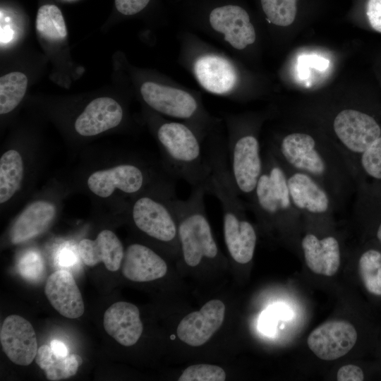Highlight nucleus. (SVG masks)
Returning <instances> with one entry per match:
<instances>
[{"mask_svg":"<svg viewBox=\"0 0 381 381\" xmlns=\"http://www.w3.org/2000/svg\"><path fill=\"white\" fill-rule=\"evenodd\" d=\"M268 148L284 165L314 179L329 193L337 207L350 196L354 172L335 143L296 131L284 135Z\"/></svg>","mask_w":381,"mask_h":381,"instance_id":"nucleus-1","label":"nucleus"},{"mask_svg":"<svg viewBox=\"0 0 381 381\" xmlns=\"http://www.w3.org/2000/svg\"><path fill=\"white\" fill-rule=\"evenodd\" d=\"M156 135L171 176L184 180L191 188L205 187L210 169L204 140L196 130L181 122L165 121L158 126Z\"/></svg>","mask_w":381,"mask_h":381,"instance_id":"nucleus-2","label":"nucleus"},{"mask_svg":"<svg viewBox=\"0 0 381 381\" xmlns=\"http://www.w3.org/2000/svg\"><path fill=\"white\" fill-rule=\"evenodd\" d=\"M204 186L192 188L186 200L175 195L171 206L178 224V238L184 262L190 267L198 265L204 258L212 260L219 253L210 224L205 214Z\"/></svg>","mask_w":381,"mask_h":381,"instance_id":"nucleus-3","label":"nucleus"},{"mask_svg":"<svg viewBox=\"0 0 381 381\" xmlns=\"http://www.w3.org/2000/svg\"><path fill=\"white\" fill-rule=\"evenodd\" d=\"M243 128L234 121L230 123L229 138L226 142L227 157L238 195L248 199L262 171V150L256 133Z\"/></svg>","mask_w":381,"mask_h":381,"instance_id":"nucleus-4","label":"nucleus"},{"mask_svg":"<svg viewBox=\"0 0 381 381\" xmlns=\"http://www.w3.org/2000/svg\"><path fill=\"white\" fill-rule=\"evenodd\" d=\"M176 195L174 183L166 187L158 198L139 197L133 204L131 216L135 226L162 243H173L178 238V224L171 206Z\"/></svg>","mask_w":381,"mask_h":381,"instance_id":"nucleus-5","label":"nucleus"},{"mask_svg":"<svg viewBox=\"0 0 381 381\" xmlns=\"http://www.w3.org/2000/svg\"><path fill=\"white\" fill-rule=\"evenodd\" d=\"M332 129L337 140L336 145L347 159L353 172L354 160L379 137L381 128L376 120L353 109L341 110L334 118Z\"/></svg>","mask_w":381,"mask_h":381,"instance_id":"nucleus-6","label":"nucleus"},{"mask_svg":"<svg viewBox=\"0 0 381 381\" xmlns=\"http://www.w3.org/2000/svg\"><path fill=\"white\" fill-rule=\"evenodd\" d=\"M282 164L291 201L300 214L315 218L328 217L334 209H338L329 193L314 179Z\"/></svg>","mask_w":381,"mask_h":381,"instance_id":"nucleus-7","label":"nucleus"},{"mask_svg":"<svg viewBox=\"0 0 381 381\" xmlns=\"http://www.w3.org/2000/svg\"><path fill=\"white\" fill-rule=\"evenodd\" d=\"M140 94L145 103L160 114L189 121L204 120L198 100L183 90L145 82L141 85Z\"/></svg>","mask_w":381,"mask_h":381,"instance_id":"nucleus-8","label":"nucleus"},{"mask_svg":"<svg viewBox=\"0 0 381 381\" xmlns=\"http://www.w3.org/2000/svg\"><path fill=\"white\" fill-rule=\"evenodd\" d=\"M210 27L224 35V40L236 49H243L255 42L256 34L248 11L231 2L212 7L207 13Z\"/></svg>","mask_w":381,"mask_h":381,"instance_id":"nucleus-9","label":"nucleus"},{"mask_svg":"<svg viewBox=\"0 0 381 381\" xmlns=\"http://www.w3.org/2000/svg\"><path fill=\"white\" fill-rule=\"evenodd\" d=\"M357 332L344 320L325 322L313 329L307 339L308 346L319 358L334 361L346 355L355 345Z\"/></svg>","mask_w":381,"mask_h":381,"instance_id":"nucleus-10","label":"nucleus"},{"mask_svg":"<svg viewBox=\"0 0 381 381\" xmlns=\"http://www.w3.org/2000/svg\"><path fill=\"white\" fill-rule=\"evenodd\" d=\"M0 341L7 357L18 365H29L35 358L37 341L31 323L18 315L7 316L1 327Z\"/></svg>","mask_w":381,"mask_h":381,"instance_id":"nucleus-11","label":"nucleus"},{"mask_svg":"<svg viewBox=\"0 0 381 381\" xmlns=\"http://www.w3.org/2000/svg\"><path fill=\"white\" fill-rule=\"evenodd\" d=\"M225 305L218 299L210 300L199 310L186 315L179 322V339L191 346H200L208 341L222 325Z\"/></svg>","mask_w":381,"mask_h":381,"instance_id":"nucleus-12","label":"nucleus"},{"mask_svg":"<svg viewBox=\"0 0 381 381\" xmlns=\"http://www.w3.org/2000/svg\"><path fill=\"white\" fill-rule=\"evenodd\" d=\"M144 171L133 164H122L113 168L93 172L87 179L89 189L101 198L110 196L115 189L135 194L143 188Z\"/></svg>","mask_w":381,"mask_h":381,"instance_id":"nucleus-13","label":"nucleus"},{"mask_svg":"<svg viewBox=\"0 0 381 381\" xmlns=\"http://www.w3.org/2000/svg\"><path fill=\"white\" fill-rule=\"evenodd\" d=\"M44 294L52 307L61 315L71 319L83 315L85 310L83 297L68 271L59 270L51 274L45 284Z\"/></svg>","mask_w":381,"mask_h":381,"instance_id":"nucleus-14","label":"nucleus"},{"mask_svg":"<svg viewBox=\"0 0 381 381\" xmlns=\"http://www.w3.org/2000/svg\"><path fill=\"white\" fill-rule=\"evenodd\" d=\"M103 325L107 333L125 346L134 345L143 330L139 309L124 301L114 303L106 310Z\"/></svg>","mask_w":381,"mask_h":381,"instance_id":"nucleus-15","label":"nucleus"},{"mask_svg":"<svg viewBox=\"0 0 381 381\" xmlns=\"http://www.w3.org/2000/svg\"><path fill=\"white\" fill-rule=\"evenodd\" d=\"M121 267L126 279L137 282L160 279L167 272L164 260L150 248L140 243L128 246Z\"/></svg>","mask_w":381,"mask_h":381,"instance_id":"nucleus-16","label":"nucleus"},{"mask_svg":"<svg viewBox=\"0 0 381 381\" xmlns=\"http://www.w3.org/2000/svg\"><path fill=\"white\" fill-rule=\"evenodd\" d=\"M123 119L121 105L110 97L91 101L75 122V129L83 136H92L117 126Z\"/></svg>","mask_w":381,"mask_h":381,"instance_id":"nucleus-17","label":"nucleus"},{"mask_svg":"<svg viewBox=\"0 0 381 381\" xmlns=\"http://www.w3.org/2000/svg\"><path fill=\"white\" fill-rule=\"evenodd\" d=\"M305 262L315 274L333 276L340 265V247L333 236L320 238L313 233L306 234L301 240Z\"/></svg>","mask_w":381,"mask_h":381,"instance_id":"nucleus-18","label":"nucleus"},{"mask_svg":"<svg viewBox=\"0 0 381 381\" xmlns=\"http://www.w3.org/2000/svg\"><path fill=\"white\" fill-rule=\"evenodd\" d=\"M197 80L207 91L217 95L231 92L236 84L237 75L231 64L214 54L203 55L194 65Z\"/></svg>","mask_w":381,"mask_h":381,"instance_id":"nucleus-19","label":"nucleus"},{"mask_svg":"<svg viewBox=\"0 0 381 381\" xmlns=\"http://www.w3.org/2000/svg\"><path fill=\"white\" fill-rule=\"evenodd\" d=\"M78 253L86 265L92 267L102 262L111 272L121 267L124 255L121 241L112 231L107 229L99 232L95 240H81Z\"/></svg>","mask_w":381,"mask_h":381,"instance_id":"nucleus-20","label":"nucleus"},{"mask_svg":"<svg viewBox=\"0 0 381 381\" xmlns=\"http://www.w3.org/2000/svg\"><path fill=\"white\" fill-rule=\"evenodd\" d=\"M56 214L54 205L39 200L28 206L18 217L10 231V238L17 244L31 239L46 230Z\"/></svg>","mask_w":381,"mask_h":381,"instance_id":"nucleus-21","label":"nucleus"},{"mask_svg":"<svg viewBox=\"0 0 381 381\" xmlns=\"http://www.w3.org/2000/svg\"><path fill=\"white\" fill-rule=\"evenodd\" d=\"M35 362L44 371L49 380L57 381L75 375L82 364V358L73 353L58 358L51 346L44 344L38 348Z\"/></svg>","mask_w":381,"mask_h":381,"instance_id":"nucleus-22","label":"nucleus"},{"mask_svg":"<svg viewBox=\"0 0 381 381\" xmlns=\"http://www.w3.org/2000/svg\"><path fill=\"white\" fill-rule=\"evenodd\" d=\"M23 162L14 150L6 151L0 159V202H7L20 188L23 176Z\"/></svg>","mask_w":381,"mask_h":381,"instance_id":"nucleus-23","label":"nucleus"},{"mask_svg":"<svg viewBox=\"0 0 381 381\" xmlns=\"http://www.w3.org/2000/svg\"><path fill=\"white\" fill-rule=\"evenodd\" d=\"M27 85V76L21 72H11L1 77V114L11 111L18 105L25 94Z\"/></svg>","mask_w":381,"mask_h":381,"instance_id":"nucleus-24","label":"nucleus"},{"mask_svg":"<svg viewBox=\"0 0 381 381\" xmlns=\"http://www.w3.org/2000/svg\"><path fill=\"white\" fill-rule=\"evenodd\" d=\"M35 25L37 32L49 40H61L66 37L64 18L55 5L42 6L37 11Z\"/></svg>","mask_w":381,"mask_h":381,"instance_id":"nucleus-25","label":"nucleus"},{"mask_svg":"<svg viewBox=\"0 0 381 381\" xmlns=\"http://www.w3.org/2000/svg\"><path fill=\"white\" fill-rule=\"evenodd\" d=\"M358 270L368 291L381 296V253L375 249L365 251L359 258Z\"/></svg>","mask_w":381,"mask_h":381,"instance_id":"nucleus-26","label":"nucleus"},{"mask_svg":"<svg viewBox=\"0 0 381 381\" xmlns=\"http://www.w3.org/2000/svg\"><path fill=\"white\" fill-rule=\"evenodd\" d=\"M298 0H260L261 9L267 20L277 26L292 24L298 11Z\"/></svg>","mask_w":381,"mask_h":381,"instance_id":"nucleus-27","label":"nucleus"},{"mask_svg":"<svg viewBox=\"0 0 381 381\" xmlns=\"http://www.w3.org/2000/svg\"><path fill=\"white\" fill-rule=\"evenodd\" d=\"M224 370L219 366L210 364H196L186 368L179 381H224Z\"/></svg>","mask_w":381,"mask_h":381,"instance_id":"nucleus-28","label":"nucleus"},{"mask_svg":"<svg viewBox=\"0 0 381 381\" xmlns=\"http://www.w3.org/2000/svg\"><path fill=\"white\" fill-rule=\"evenodd\" d=\"M358 163L367 175L381 179V136L360 155Z\"/></svg>","mask_w":381,"mask_h":381,"instance_id":"nucleus-29","label":"nucleus"},{"mask_svg":"<svg viewBox=\"0 0 381 381\" xmlns=\"http://www.w3.org/2000/svg\"><path fill=\"white\" fill-rule=\"evenodd\" d=\"M18 268L22 277L35 282L42 277L44 271V265L38 253L30 250L20 258Z\"/></svg>","mask_w":381,"mask_h":381,"instance_id":"nucleus-30","label":"nucleus"},{"mask_svg":"<svg viewBox=\"0 0 381 381\" xmlns=\"http://www.w3.org/2000/svg\"><path fill=\"white\" fill-rule=\"evenodd\" d=\"M150 0H115L117 11L121 14L131 16L143 10Z\"/></svg>","mask_w":381,"mask_h":381,"instance_id":"nucleus-31","label":"nucleus"},{"mask_svg":"<svg viewBox=\"0 0 381 381\" xmlns=\"http://www.w3.org/2000/svg\"><path fill=\"white\" fill-rule=\"evenodd\" d=\"M366 16L370 26L381 32V0H368Z\"/></svg>","mask_w":381,"mask_h":381,"instance_id":"nucleus-32","label":"nucleus"},{"mask_svg":"<svg viewBox=\"0 0 381 381\" xmlns=\"http://www.w3.org/2000/svg\"><path fill=\"white\" fill-rule=\"evenodd\" d=\"M337 377L339 381H362L364 374L360 367L349 364L341 367Z\"/></svg>","mask_w":381,"mask_h":381,"instance_id":"nucleus-33","label":"nucleus"},{"mask_svg":"<svg viewBox=\"0 0 381 381\" xmlns=\"http://www.w3.org/2000/svg\"><path fill=\"white\" fill-rule=\"evenodd\" d=\"M55 260L59 266L68 267L75 265L77 257L73 251L64 248L59 251Z\"/></svg>","mask_w":381,"mask_h":381,"instance_id":"nucleus-34","label":"nucleus"},{"mask_svg":"<svg viewBox=\"0 0 381 381\" xmlns=\"http://www.w3.org/2000/svg\"><path fill=\"white\" fill-rule=\"evenodd\" d=\"M50 346L53 353L58 358H63L68 355V351L66 346L58 339H53L51 341Z\"/></svg>","mask_w":381,"mask_h":381,"instance_id":"nucleus-35","label":"nucleus"},{"mask_svg":"<svg viewBox=\"0 0 381 381\" xmlns=\"http://www.w3.org/2000/svg\"><path fill=\"white\" fill-rule=\"evenodd\" d=\"M13 30L8 26L1 27V43L6 44L10 42L13 37Z\"/></svg>","mask_w":381,"mask_h":381,"instance_id":"nucleus-36","label":"nucleus"},{"mask_svg":"<svg viewBox=\"0 0 381 381\" xmlns=\"http://www.w3.org/2000/svg\"><path fill=\"white\" fill-rule=\"evenodd\" d=\"M274 321V320L272 317L269 315L264 317L262 318V321L261 322V328L262 330L267 333L272 332L275 327Z\"/></svg>","mask_w":381,"mask_h":381,"instance_id":"nucleus-37","label":"nucleus"},{"mask_svg":"<svg viewBox=\"0 0 381 381\" xmlns=\"http://www.w3.org/2000/svg\"><path fill=\"white\" fill-rule=\"evenodd\" d=\"M377 238L378 241L381 243V222L379 224V226H378L377 230Z\"/></svg>","mask_w":381,"mask_h":381,"instance_id":"nucleus-38","label":"nucleus"},{"mask_svg":"<svg viewBox=\"0 0 381 381\" xmlns=\"http://www.w3.org/2000/svg\"><path fill=\"white\" fill-rule=\"evenodd\" d=\"M66 1H72V0H66Z\"/></svg>","mask_w":381,"mask_h":381,"instance_id":"nucleus-39","label":"nucleus"}]
</instances>
